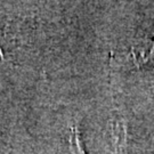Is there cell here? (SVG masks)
<instances>
[{
  "mask_svg": "<svg viewBox=\"0 0 154 154\" xmlns=\"http://www.w3.org/2000/svg\"><path fill=\"white\" fill-rule=\"evenodd\" d=\"M69 146L71 154H87L86 145L82 139L80 126L78 122H74L70 128L69 135Z\"/></svg>",
  "mask_w": 154,
  "mask_h": 154,
  "instance_id": "277c9868",
  "label": "cell"
},
{
  "mask_svg": "<svg viewBox=\"0 0 154 154\" xmlns=\"http://www.w3.org/2000/svg\"><path fill=\"white\" fill-rule=\"evenodd\" d=\"M134 65L138 69L154 66V30L138 31L130 49Z\"/></svg>",
  "mask_w": 154,
  "mask_h": 154,
  "instance_id": "6da1fadb",
  "label": "cell"
},
{
  "mask_svg": "<svg viewBox=\"0 0 154 154\" xmlns=\"http://www.w3.org/2000/svg\"><path fill=\"white\" fill-rule=\"evenodd\" d=\"M15 22L7 16H0V57L5 60L7 51L14 45Z\"/></svg>",
  "mask_w": 154,
  "mask_h": 154,
  "instance_id": "3957f363",
  "label": "cell"
},
{
  "mask_svg": "<svg viewBox=\"0 0 154 154\" xmlns=\"http://www.w3.org/2000/svg\"><path fill=\"white\" fill-rule=\"evenodd\" d=\"M109 143L111 154H128L129 130L126 116L119 110L113 111L109 120Z\"/></svg>",
  "mask_w": 154,
  "mask_h": 154,
  "instance_id": "7a4b0ae2",
  "label": "cell"
}]
</instances>
